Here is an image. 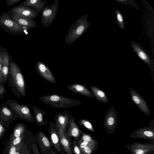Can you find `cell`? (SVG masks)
I'll list each match as a JSON object with an SVG mask.
<instances>
[{"mask_svg": "<svg viewBox=\"0 0 154 154\" xmlns=\"http://www.w3.org/2000/svg\"><path fill=\"white\" fill-rule=\"evenodd\" d=\"M125 146L131 154H154V143L135 142Z\"/></svg>", "mask_w": 154, "mask_h": 154, "instance_id": "7", "label": "cell"}, {"mask_svg": "<svg viewBox=\"0 0 154 154\" xmlns=\"http://www.w3.org/2000/svg\"><path fill=\"white\" fill-rule=\"evenodd\" d=\"M90 88L94 97L97 100L104 103L108 102V98L103 91L97 87L93 86H91Z\"/></svg>", "mask_w": 154, "mask_h": 154, "instance_id": "26", "label": "cell"}, {"mask_svg": "<svg viewBox=\"0 0 154 154\" xmlns=\"http://www.w3.org/2000/svg\"><path fill=\"white\" fill-rule=\"evenodd\" d=\"M55 125L58 133L60 144L66 154H72L70 146L71 143L70 140L66 136L61 127L55 119Z\"/></svg>", "mask_w": 154, "mask_h": 154, "instance_id": "14", "label": "cell"}, {"mask_svg": "<svg viewBox=\"0 0 154 154\" xmlns=\"http://www.w3.org/2000/svg\"><path fill=\"white\" fill-rule=\"evenodd\" d=\"M75 118L70 114L68 122L69 125V128L68 132L66 135V136L69 139V137H71L76 139L78 138L82 132L75 122Z\"/></svg>", "mask_w": 154, "mask_h": 154, "instance_id": "18", "label": "cell"}, {"mask_svg": "<svg viewBox=\"0 0 154 154\" xmlns=\"http://www.w3.org/2000/svg\"><path fill=\"white\" fill-rule=\"evenodd\" d=\"M38 132V138L41 144L45 147H50V143L47 137L42 132L40 131Z\"/></svg>", "mask_w": 154, "mask_h": 154, "instance_id": "29", "label": "cell"}, {"mask_svg": "<svg viewBox=\"0 0 154 154\" xmlns=\"http://www.w3.org/2000/svg\"><path fill=\"white\" fill-rule=\"evenodd\" d=\"M69 115L68 112L65 110L62 112L57 114L54 116L55 119L58 122L65 135L66 134V126L69 119Z\"/></svg>", "mask_w": 154, "mask_h": 154, "instance_id": "23", "label": "cell"}, {"mask_svg": "<svg viewBox=\"0 0 154 154\" xmlns=\"http://www.w3.org/2000/svg\"><path fill=\"white\" fill-rule=\"evenodd\" d=\"M0 25L14 33L22 34L24 31L23 26L18 24L6 14L3 15L0 17Z\"/></svg>", "mask_w": 154, "mask_h": 154, "instance_id": "9", "label": "cell"}, {"mask_svg": "<svg viewBox=\"0 0 154 154\" xmlns=\"http://www.w3.org/2000/svg\"><path fill=\"white\" fill-rule=\"evenodd\" d=\"M116 1L119 3H122L123 4L131 5L132 6L137 7V4L134 1V0H116Z\"/></svg>", "mask_w": 154, "mask_h": 154, "instance_id": "33", "label": "cell"}, {"mask_svg": "<svg viewBox=\"0 0 154 154\" xmlns=\"http://www.w3.org/2000/svg\"><path fill=\"white\" fill-rule=\"evenodd\" d=\"M56 125L52 122H50L49 125V131L51 141L57 150L59 152L61 153L60 148V143L59 136L57 131L55 129Z\"/></svg>", "mask_w": 154, "mask_h": 154, "instance_id": "20", "label": "cell"}, {"mask_svg": "<svg viewBox=\"0 0 154 154\" xmlns=\"http://www.w3.org/2000/svg\"><path fill=\"white\" fill-rule=\"evenodd\" d=\"M5 103L16 114L17 118L29 122L35 121L34 116L31 113V109L27 104H20L12 99L7 100Z\"/></svg>", "mask_w": 154, "mask_h": 154, "instance_id": "4", "label": "cell"}, {"mask_svg": "<svg viewBox=\"0 0 154 154\" xmlns=\"http://www.w3.org/2000/svg\"><path fill=\"white\" fill-rule=\"evenodd\" d=\"M9 63V57L8 54L5 53L2 54V62L1 71V82L3 84H5L7 81Z\"/></svg>", "mask_w": 154, "mask_h": 154, "instance_id": "21", "label": "cell"}, {"mask_svg": "<svg viewBox=\"0 0 154 154\" xmlns=\"http://www.w3.org/2000/svg\"><path fill=\"white\" fill-rule=\"evenodd\" d=\"M26 130V126L24 123H18L13 128V131L10 134L8 140H12L23 136Z\"/></svg>", "mask_w": 154, "mask_h": 154, "instance_id": "25", "label": "cell"}, {"mask_svg": "<svg viewBox=\"0 0 154 154\" xmlns=\"http://www.w3.org/2000/svg\"><path fill=\"white\" fill-rule=\"evenodd\" d=\"M2 54L0 53V81H1V71L2 65Z\"/></svg>", "mask_w": 154, "mask_h": 154, "instance_id": "38", "label": "cell"}, {"mask_svg": "<svg viewBox=\"0 0 154 154\" xmlns=\"http://www.w3.org/2000/svg\"><path fill=\"white\" fill-rule=\"evenodd\" d=\"M118 119L117 114L114 106H112L108 109L104 121V127L108 134H112L116 130Z\"/></svg>", "mask_w": 154, "mask_h": 154, "instance_id": "6", "label": "cell"}, {"mask_svg": "<svg viewBox=\"0 0 154 154\" xmlns=\"http://www.w3.org/2000/svg\"><path fill=\"white\" fill-rule=\"evenodd\" d=\"M129 92L132 101L139 109L145 114L150 116V112L145 100L137 92L132 88H130Z\"/></svg>", "mask_w": 154, "mask_h": 154, "instance_id": "10", "label": "cell"}, {"mask_svg": "<svg viewBox=\"0 0 154 154\" xmlns=\"http://www.w3.org/2000/svg\"><path fill=\"white\" fill-rule=\"evenodd\" d=\"M78 145L80 149L86 146H88L93 150V147L91 145L87 142L82 141L80 140L78 141Z\"/></svg>", "mask_w": 154, "mask_h": 154, "instance_id": "32", "label": "cell"}, {"mask_svg": "<svg viewBox=\"0 0 154 154\" xmlns=\"http://www.w3.org/2000/svg\"><path fill=\"white\" fill-rule=\"evenodd\" d=\"M81 140L89 143L92 146L94 152H96L98 147V142L92 138V136L90 134H87L82 132V133Z\"/></svg>", "mask_w": 154, "mask_h": 154, "instance_id": "27", "label": "cell"}, {"mask_svg": "<svg viewBox=\"0 0 154 154\" xmlns=\"http://www.w3.org/2000/svg\"><path fill=\"white\" fill-rule=\"evenodd\" d=\"M54 2L49 6H46L42 11L41 23L45 28L50 26L55 18L59 7V0H55Z\"/></svg>", "mask_w": 154, "mask_h": 154, "instance_id": "5", "label": "cell"}, {"mask_svg": "<svg viewBox=\"0 0 154 154\" xmlns=\"http://www.w3.org/2000/svg\"><path fill=\"white\" fill-rule=\"evenodd\" d=\"M8 128L0 119V140L2 138Z\"/></svg>", "mask_w": 154, "mask_h": 154, "instance_id": "31", "label": "cell"}, {"mask_svg": "<svg viewBox=\"0 0 154 154\" xmlns=\"http://www.w3.org/2000/svg\"><path fill=\"white\" fill-rule=\"evenodd\" d=\"M46 4V0H27L23 2L22 5L26 7H33L39 13L44 9Z\"/></svg>", "mask_w": 154, "mask_h": 154, "instance_id": "24", "label": "cell"}, {"mask_svg": "<svg viewBox=\"0 0 154 154\" xmlns=\"http://www.w3.org/2000/svg\"><path fill=\"white\" fill-rule=\"evenodd\" d=\"M88 18V15L85 14L72 24L64 40L66 44H70L78 39L88 29L90 22Z\"/></svg>", "mask_w": 154, "mask_h": 154, "instance_id": "2", "label": "cell"}, {"mask_svg": "<svg viewBox=\"0 0 154 154\" xmlns=\"http://www.w3.org/2000/svg\"><path fill=\"white\" fill-rule=\"evenodd\" d=\"M73 150L74 154H81V149L76 144L75 140L73 142Z\"/></svg>", "mask_w": 154, "mask_h": 154, "instance_id": "35", "label": "cell"}, {"mask_svg": "<svg viewBox=\"0 0 154 154\" xmlns=\"http://www.w3.org/2000/svg\"><path fill=\"white\" fill-rule=\"evenodd\" d=\"M17 118L16 114L7 106L5 102L0 106V119L8 127L10 123Z\"/></svg>", "mask_w": 154, "mask_h": 154, "instance_id": "13", "label": "cell"}, {"mask_svg": "<svg viewBox=\"0 0 154 154\" xmlns=\"http://www.w3.org/2000/svg\"><path fill=\"white\" fill-rule=\"evenodd\" d=\"M133 51L143 62L147 65L150 69L153 71L154 69V61L152 57L145 49L140 45L132 42L131 43Z\"/></svg>", "mask_w": 154, "mask_h": 154, "instance_id": "8", "label": "cell"}, {"mask_svg": "<svg viewBox=\"0 0 154 154\" xmlns=\"http://www.w3.org/2000/svg\"><path fill=\"white\" fill-rule=\"evenodd\" d=\"M133 139L143 138L154 141V129L150 127L145 126L135 130L129 137Z\"/></svg>", "mask_w": 154, "mask_h": 154, "instance_id": "11", "label": "cell"}, {"mask_svg": "<svg viewBox=\"0 0 154 154\" xmlns=\"http://www.w3.org/2000/svg\"><path fill=\"white\" fill-rule=\"evenodd\" d=\"M8 87L18 98L26 95V84L24 77L20 68L14 62L9 63L7 78Z\"/></svg>", "mask_w": 154, "mask_h": 154, "instance_id": "1", "label": "cell"}, {"mask_svg": "<svg viewBox=\"0 0 154 154\" xmlns=\"http://www.w3.org/2000/svg\"><path fill=\"white\" fill-rule=\"evenodd\" d=\"M12 11L14 13L33 19L37 17L38 14L36 10L23 5L14 8Z\"/></svg>", "mask_w": 154, "mask_h": 154, "instance_id": "15", "label": "cell"}, {"mask_svg": "<svg viewBox=\"0 0 154 154\" xmlns=\"http://www.w3.org/2000/svg\"><path fill=\"white\" fill-rule=\"evenodd\" d=\"M21 0H7L6 1V5L7 6H11L19 2Z\"/></svg>", "mask_w": 154, "mask_h": 154, "instance_id": "37", "label": "cell"}, {"mask_svg": "<svg viewBox=\"0 0 154 154\" xmlns=\"http://www.w3.org/2000/svg\"><path fill=\"white\" fill-rule=\"evenodd\" d=\"M35 68L37 72L41 77L51 83H56V80L52 73L43 62L38 61L36 64Z\"/></svg>", "mask_w": 154, "mask_h": 154, "instance_id": "12", "label": "cell"}, {"mask_svg": "<svg viewBox=\"0 0 154 154\" xmlns=\"http://www.w3.org/2000/svg\"><path fill=\"white\" fill-rule=\"evenodd\" d=\"M6 91L5 87L4 86V84L0 81V99L4 98V95Z\"/></svg>", "mask_w": 154, "mask_h": 154, "instance_id": "36", "label": "cell"}, {"mask_svg": "<svg viewBox=\"0 0 154 154\" xmlns=\"http://www.w3.org/2000/svg\"><path fill=\"white\" fill-rule=\"evenodd\" d=\"M35 121L38 125H46L47 121L44 119L45 115H48V113L40 108L35 106H32Z\"/></svg>", "mask_w": 154, "mask_h": 154, "instance_id": "22", "label": "cell"}, {"mask_svg": "<svg viewBox=\"0 0 154 154\" xmlns=\"http://www.w3.org/2000/svg\"><path fill=\"white\" fill-rule=\"evenodd\" d=\"M79 124L80 125H83L91 131L94 132L95 130L92 125L88 120L85 119H80Z\"/></svg>", "mask_w": 154, "mask_h": 154, "instance_id": "30", "label": "cell"}, {"mask_svg": "<svg viewBox=\"0 0 154 154\" xmlns=\"http://www.w3.org/2000/svg\"><path fill=\"white\" fill-rule=\"evenodd\" d=\"M26 146L23 142L17 146H13L5 142L3 154H25Z\"/></svg>", "mask_w": 154, "mask_h": 154, "instance_id": "19", "label": "cell"}, {"mask_svg": "<svg viewBox=\"0 0 154 154\" xmlns=\"http://www.w3.org/2000/svg\"><path fill=\"white\" fill-rule=\"evenodd\" d=\"M115 154V153H112V154Z\"/></svg>", "mask_w": 154, "mask_h": 154, "instance_id": "39", "label": "cell"}, {"mask_svg": "<svg viewBox=\"0 0 154 154\" xmlns=\"http://www.w3.org/2000/svg\"><path fill=\"white\" fill-rule=\"evenodd\" d=\"M39 100L45 104L55 108H68L79 105V100L56 94L45 95L39 97Z\"/></svg>", "mask_w": 154, "mask_h": 154, "instance_id": "3", "label": "cell"}, {"mask_svg": "<svg viewBox=\"0 0 154 154\" xmlns=\"http://www.w3.org/2000/svg\"><path fill=\"white\" fill-rule=\"evenodd\" d=\"M12 19L20 25L31 29L36 27L37 23L33 19L20 16L13 13Z\"/></svg>", "mask_w": 154, "mask_h": 154, "instance_id": "17", "label": "cell"}, {"mask_svg": "<svg viewBox=\"0 0 154 154\" xmlns=\"http://www.w3.org/2000/svg\"><path fill=\"white\" fill-rule=\"evenodd\" d=\"M115 13L116 20L119 28L122 29H124L125 22L123 14L119 9L116 10Z\"/></svg>", "mask_w": 154, "mask_h": 154, "instance_id": "28", "label": "cell"}, {"mask_svg": "<svg viewBox=\"0 0 154 154\" xmlns=\"http://www.w3.org/2000/svg\"><path fill=\"white\" fill-rule=\"evenodd\" d=\"M66 88L71 91L89 98H94L92 93L84 85L74 83L68 85Z\"/></svg>", "mask_w": 154, "mask_h": 154, "instance_id": "16", "label": "cell"}, {"mask_svg": "<svg viewBox=\"0 0 154 154\" xmlns=\"http://www.w3.org/2000/svg\"><path fill=\"white\" fill-rule=\"evenodd\" d=\"M81 154H94V151L88 146L81 149Z\"/></svg>", "mask_w": 154, "mask_h": 154, "instance_id": "34", "label": "cell"}]
</instances>
